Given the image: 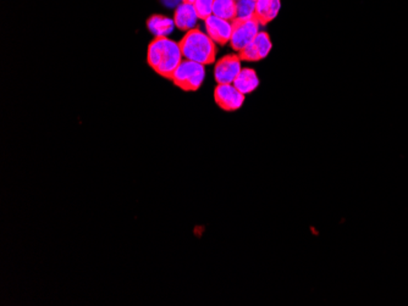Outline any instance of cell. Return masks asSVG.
Segmentation results:
<instances>
[{"label":"cell","instance_id":"1","mask_svg":"<svg viewBox=\"0 0 408 306\" xmlns=\"http://www.w3.org/2000/svg\"><path fill=\"white\" fill-rule=\"evenodd\" d=\"M183 60L180 43L167 37L153 39L148 45L147 63L159 76L172 79Z\"/></svg>","mask_w":408,"mask_h":306},{"label":"cell","instance_id":"2","mask_svg":"<svg viewBox=\"0 0 408 306\" xmlns=\"http://www.w3.org/2000/svg\"><path fill=\"white\" fill-rule=\"evenodd\" d=\"M180 43L183 59L202 65H211L217 58V43L207 33L198 29L186 32Z\"/></svg>","mask_w":408,"mask_h":306},{"label":"cell","instance_id":"3","mask_svg":"<svg viewBox=\"0 0 408 306\" xmlns=\"http://www.w3.org/2000/svg\"><path fill=\"white\" fill-rule=\"evenodd\" d=\"M206 79V68L202 63L183 59L176 71L172 75V81L183 92H196Z\"/></svg>","mask_w":408,"mask_h":306},{"label":"cell","instance_id":"4","mask_svg":"<svg viewBox=\"0 0 408 306\" xmlns=\"http://www.w3.org/2000/svg\"><path fill=\"white\" fill-rule=\"evenodd\" d=\"M232 34L230 39V45L237 53H240L242 49L246 48L252 40L256 38L259 33L261 24L256 19L240 20L235 19L232 22Z\"/></svg>","mask_w":408,"mask_h":306},{"label":"cell","instance_id":"5","mask_svg":"<svg viewBox=\"0 0 408 306\" xmlns=\"http://www.w3.org/2000/svg\"><path fill=\"white\" fill-rule=\"evenodd\" d=\"M245 97L234 84H218L214 89V100L224 112H237L243 105Z\"/></svg>","mask_w":408,"mask_h":306},{"label":"cell","instance_id":"6","mask_svg":"<svg viewBox=\"0 0 408 306\" xmlns=\"http://www.w3.org/2000/svg\"><path fill=\"white\" fill-rule=\"evenodd\" d=\"M241 61L235 54H229L218 60L214 68V78L218 84H232L242 70Z\"/></svg>","mask_w":408,"mask_h":306},{"label":"cell","instance_id":"7","mask_svg":"<svg viewBox=\"0 0 408 306\" xmlns=\"http://www.w3.org/2000/svg\"><path fill=\"white\" fill-rule=\"evenodd\" d=\"M273 49V43L269 34L266 32H259L256 38L248 44L246 48L242 49L239 53V56L242 61H261L266 59Z\"/></svg>","mask_w":408,"mask_h":306},{"label":"cell","instance_id":"8","mask_svg":"<svg viewBox=\"0 0 408 306\" xmlns=\"http://www.w3.org/2000/svg\"><path fill=\"white\" fill-rule=\"evenodd\" d=\"M206 31L211 38L219 44V45H225L230 43L232 34V24L230 21L220 19L218 16H209L206 21Z\"/></svg>","mask_w":408,"mask_h":306},{"label":"cell","instance_id":"9","mask_svg":"<svg viewBox=\"0 0 408 306\" xmlns=\"http://www.w3.org/2000/svg\"><path fill=\"white\" fill-rule=\"evenodd\" d=\"M198 20L199 19H198L196 10L193 8V4L182 3L177 6L175 14H174V22H175L176 29L185 31V32L195 29Z\"/></svg>","mask_w":408,"mask_h":306},{"label":"cell","instance_id":"10","mask_svg":"<svg viewBox=\"0 0 408 306\" xmlns=\"http://www.w3.org/2000/svg\"><path fill=\"white\" fill-rule=\"evenodd\" d=\"M281 8V0H257L256 17L261 26H266L275 20Z\"/></svg>","mask_w":408,"mask_h":306},{"label":"cell","instance_id":"11","mask_svg":"<svg viewBox=\"0 0 408 306\" xmlns=\"http://www.w3.org/2000/svg\"><path fill=\"white\" fill-rule=\"evenodd\" d=\"M174 19L167 17L164 15H152L147 20V29L154 36V38L167 37L175 29Z\"/></svg>","mask_w":408,"mask_h":306},{"label":"cell","instance_id":"12","mask_svg":"<svg viewBox=\"0 0 408 306\" xmlns=\"http://www.w3.org/2000/svg\"><path fill=\"white\" fill-rule=\"evenodd\" d=\"M235 87L242 93V94H250L255 92L258 86H259V78L257 76V72L251 68H242L236 79L232 83Z\"/></svg>","mask_w":408,"mask_h":306},{"label":"cell","instance_id":"13","mask_svg":"<svg viewBox=\"0 0 408 306\" xmlns=\"http://www.w3.org/2000/svg\"><path fill=\"white\" fill-rule=\"evenodd\" d=\"M213 15L232 22L236 19V1L235 0H214Z\"/></svg>","mask_w":408,"mask_h":306},{"label":"cell","instance_id":"14","mask_svg":"<svg viewBox=\"0 0 408 306\" xmlns=\"http://www.w3.org/2000/svg\"><path fill=\"white\" fill-rule=\"evenodd\" d=\"M256 1L255 0H237L236 19H256Z\"/></svg>","mask_w":408,"mask_h":306},{"label":"cell","instance_id":"15","mask_svg":"<svg viewBox=\"0 0 408 306\" xmlns=\"http://www.w3.org/2000/svg\"><path fill=\"white\" fill-rule=\"evenodd\" d=\"M213 4L214 0H195L193 8L196 10L198 19L206 21L209 16H212Z\"/></svg>","mask_w":408,"mask_h":306},{"label":"cell","instance_id":"16","mask_svg":"<svg viewBox=\"0 0 408 306\" xmlns=\"http://www.w3.org/2000/svg\"><path fill=\"white\" fill-rule=\"evenodd\" d=\"M163 5H165L167 8H177L179 5L182 4V0H160Z\"/></svg>","mask_w":408,"mask_h":306},{"label":"cell","instance_id":"17","mask_svg":"<svg viewBox=\"0 0 408 306\" xmlns=\"http://www.w3.org/2000/svg\"><path fill=\"white\" fill-rule=\"evenodd\" d=\"M183 3H187V4H193L195 3V0H182Z\"/></svg>","mask_w":408,"mask_h":306},{"label":"cell","instance_id":"18","mask_svg":"<svg viewBox=\"0 0 408 306\" xmlns=\"http://www.w3.org/2000/svg\"><path fill=\"white\" fill-rule=\"evenodd\" d=\"M235 1H237V0H235Z\"/></svg>","mask_w":408,"mask_h":306},{"label":"cell","instance_id":"19","mask_svg":"<svg viewBox=\"0 0 408 306\" xmlns=\"http://www.w3.org/2000/svg\"><path fill=\"white\" fill-rule=\"evenodd\" d=\"M255 1H257V0H255Z\"/></svg>","mask_w":408,"mask_h":306}]
</instances>
